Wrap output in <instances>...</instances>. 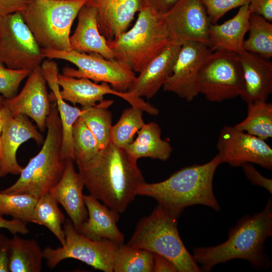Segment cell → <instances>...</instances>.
I'll return each instance as SVG.
<instances>
[{"label":"cell","mask_w":272,"mask_h":272,"mask_svg":"<svg viewBox=\"0 0 272 272\" xmlns=\"http://www.w3.org/2000/svg\"><path fill=\"white\" fill-rule=\"evenodd\" d=\"M221 164L217 154L207 163L183 168L164 181L145 182L138 188L137 194L154 198L165 211L178 219L186 207L196 205L220 211L214 192L213 179Z\"/></svg>","instance_id":"3957f363"},{"label":"cell","mask_w":272,"mask_h":272,"mask_svg":"<svg viewBox=\"0 0 272 272\" xmlns=\"http://www.w3.org/2000/svg\"><path fill=\"white\" fill-rule=\"evenodd\" d=\"M77 165L90 194L119 214L126 210L145 182L137 161L111 142Z\"/></svg>","instance_id":"6da1fadb"},{"label":"cell","mask_w":272,"mask_h":272,"mask_svg":"<svg viewBox=\"0 0 272 272\" xmlns=\"http://www.w3.org/2000/svg\"><path fill=\"white\" fill-rule=\"evenodd\" d=\"M74 161H65L63 174L49 192L65 211L76 230L79 232L88 218V211L84 201V184L75 169Z\"/></svg>","instance_id":"ac0fdd59"},{"label":"cell","mask_w":272,"mask_h":272,"mask_svg":"<svg viewBox=\"0 0 272 272\" xmlns=\"http://www.w3.org/2000/svg\"><path fill=\"white\" fill-rule=\"evenodd\" d=\"M248 4L241 7L232 18L221 24H211L208 33L212 51H224L237 54L244 50V36L250 27Z\"/></svg>","instance_id":"d4e9b609"},{"label":"cell","mask_w":272,"mask_h":272,"mask_svg":"<svg viewBox=\"0 0 272 272\" xmlns=\"http://www.w3.org/2000/svg\"><path fill=\"white\" fill-rule=\"evenodd\" d=\"M2 158V144L1 141V136H0V162Z\"/></svg>","instance_id":"bcb514c9"},{"label":"cell","mask_w":272,"mask_h":272,"mask_svg":"<svg viewBox=\"0 0 272 272\" xmlns=\"http://www.w3.org/2000/svg\"><path fill=\"white\" fill-rule=\"evenodd\" d=\"M171 41L162 16L142 6L132 27L107 41L114 59L133 72H141Z\"/></svg>","instance_id":"277c9868"},{"label":"cell","mask_w":272,"mask_h":272,"mask_svg":"<svg viewBox=\"0 0 272 272\" xmlns=\"http://www.w3.org/2000/svg\"><path fill=\"white\" fill-rule=\"evenodd\" d=\"M44 58L67 61L78 69L65 66L63 75L84 78L98 82L108 83L114 90L125 92L136 76L127 65L115 59L109 60L95 53H82L72 49L55 50L42 49Z\"/></svg>","instance_id":"ba28073f"},{"label":"cell","mask_w":272,"mask_h":272,"mask_svg":"<svg viewBox=\"0 0 272 272\" xmlns=\"http://www.w3.org/2000/svg\"><path fill=\"white\" fill-rule=\"evenodd\" d=\"M162 16L171 41L181 45L195 41L209 45V30L212 23L200 0H179Z\"/></svg>","instance_id":"5bb4252c"},{"label":"cell","mask_w":272,"mask_h":272,"mask_svg":"<svg viewBox=\"0 0 272 272\" xmlns=\"http://www.w3.org/2000/svg\"><path fill=\"white\" fill-rule=\"evenodd\" d=\"M181 46L171 41L135 77L127 92L138 97H153L172 74Z\"/></svg>","instance_id":"ffe728a7"},{"label":"cell","mask_w":272,"mask_h":272,"mask_svg":"<svg viewBox=\"0 0 272 272\" xmlns=\"http://www.w3.org/2000/svg\"><path fill=\"white\" fill-rule=\"evenodd\" d=\"M44 58L21 12L0 18V61L9 68L32 71Z\"/></svg>","instance_id":"8fae6325"},{"label":"cell","mask_w":272,"mask_h":272,"mask_svg":"<svg viewBox=\"0 0 272 272\" xmlns=\"http://www.w3.org/2000/svg\"><path fill=\"white\" fill-rule=\"evenodd\" d=\"M272 235V200L252 215H245L228 231V239L215 246L195 247L192 257L200 270L210 271L216 265L235 259L246 260L257 270L271 265L265 252V242Z\"/></svg>","instance_id":"7a4b0ae2"},{"label":"cell","mask_w":272,"mask_h":272,"mask_svg":"<svg viewBox=\"0 0 272 272\" xmlns=\"http://www.w3.org/2000/svg\"><path fill=\"white\" fill-rule=\"evenodd\" d=\"M32 0H0V18L21 12Z\"/></svg>","instance_id":"ab89813d"},{"label":"cell","mask_w":272,"mask_h":272,"mask_svg":"<svg viewBox=\"0 0 272 272\" xmlns=\"http://www.w3.org/2000/svg\"><path fill=\"white\" fill-rule=\"evenodd\" d=\"M143 112L140 108L134 106L125 109L117 122L111 127L110 142L123 149L131 143L135 133L145 124Z\"/></svg>","instance_id":"d6a6232c"},{"label":"cell","mask_w":272,"mask_h":272,"mask_svg":"<svg viewBox=\"0 0 272 272\" xmlns=\"http://www.w3.org/2000/svg\"><path fill=\"white\" fill-rule=\"evenodd\" d=\"M248 38L244 41V50L269 59L272 56V24L262 16L250 13Z\"/></svg>","instance_id":"1f68e13d"},{"label":"cell","mask_w":272,"mask_h":272,"mask_svg":"<svg viewBox=\"0 0 272 272\" xmlns=\"http://www.w3.org/2000/svg\"><path fill=\"white\" fill-rule=\"evenodd\" d=\"M154 263V253L119 243L115 254L113 270L115 272H151Z\"/></svg>","instance_id":"f546056e"},{"label":"cell","mask_w":272,"mask_h":272,"mask_svg":"<svg viewBox=\"0 0 272 272\" xmlns=\"http://www.w3.org/2000/svg\"><path fill=\"white\" fill-rule=\"evenodd\" d=\"M58 204L49 192L38 198L33 223L46 227L62 246L65 244V235L62 226L65 218Z\"/></svg>","instance_id":"f1b7e54d"},{"label":"cell","mask_w":272,"mask_h":272,"mask_svg":"<svg viewBox=\"0 0 272 272\" xmlns=\"http://www.w3.org/2000/svg\"><path fill=\"white\" fill-rule=\"evenodd\" d=\"M57 82L62 88L60 90L62 98L74 105L79 104L82 109L95 106L97 102L103 100L105 95L112 94L122 98L131 106L138 107L150 115L154 114L156 111L154 106L141 98L134 96L127 91H117L106 83L97 84L87 78L71 77L59 73Z\"/></svg>","instance_id":"9a60e30c"},{"label":"cell","mask_w":272,"mask_h":272,"mask_svg":"<svg viewBox=\"0 0 272 272\" xmlns=\"http://www.w3.org/2000/svg\"><path fill=\"white\" fill-rule=\"evenodd\" d=\"M63 229L65 244L56 248L46 247L43 250L48 268L53 269L62 260L74 258L96 269L113 271L114 259L119 243L108 239H90L78 232L69 219H65Z\"/></svg>","instance_id":"9c48e42d"},{"label":"cell","mask_w":272,"mask_h":272,"mask_svg":"<svg viewBox=\"0 0 272 272\" xmlns=\"http://www.w3.org/2000/svg\"><path fill=\"white\" fill-rule=\"evenodd\" d=\"M43 259V250L36 241L17 235L10 239L9 271L39 272Z\"/></svg>","instance_id":"4316f807"},{"label":"cell","mask_w":272,"mask_h":272,"mask_svg":"<svg viewBox=\"0 0 272 272\" xmlns=\"http://www.w3.org/2000/svg\"><path fill=\"white\" fill-rule=\"evenodd\" d=\"M153 272H176L177 268L173 263L167 258L158 254L154 253Z\"/></svg>","instance_id":"ee69618b"},{"label":"cell","mask_w":272,"mask_h":272,"mask_svg":"<svg viewBox=\"0 0 272 272\" xmlns=\"http://www.w3.org/2000/svg\"><path fill=\"white\" fill-rule=\"evenodd\" d=\"M84 201L88 216L78 232L94 240L108 239L117 243H123L124 235L116 225L119 214L91 194L84 195Z\"/></svg>","instance_id":"7402d4cb"},{"label":"cell","mask_w":272,"mask_h":272,"mask_svg":"<svg viewBox=\"0 0 272 272\" xmlns=\"http://www.w3.org/2000/svg\"><path fill=\"white\" fill-rule=\"evenodd\" d=\"M248 8L251 13L272 22V0H249Z\"/></svg>","instance_id":"f35d334b"},{"label":"cell","mask_w":272,"mask_h":272,"mask_svg":"<svg viewBox=\"0 0 272 272\" xmlns=\"http://www.w3.org/2000/svg\"><path fill=\"white\" fill-rule=\"evenodd\" d=\"M72 136L76 164L88 161L100 150L94 135L81 117L73 125Z\"/></svg>","instance_id":"e575fe53"},{"label":"cell","mask_w":272,"mask_h":272,"mask_svg":"<svg viewBox=\"0 0 272 272\" xmlns=\"http://www.w3.org/2000/svg\"><path fill=\"white\" fill-rule=\"evenodd\" d=\"M27 224L24 221L16 219L6 220L0 216V228L7 229L14 235L17 233L27 234L29 232Z\"/></svg>","instance_id":"60d3db41"},{"label":"cell","mask_w":272,"mask_h":272,"mask_svg":"<svg viewBox=\"0 0 272 272\" xmlns=\"http://www.w3.org/2000/svg\"><path fill=\"white\" fill-rule=\"evenodd\" d=\"M46 128V138L40 151L30 159L15 183L1 192L27 194L39 198L59 181L65 161L60 157L62 125L55 101L51 104Z\"/></svg>","instance_id":"5b68a950"},{"label":"cell","mask_w":272,"mask_h":272,"mask_svg":"<svg viewBox=\"0 0 272 272\" xmlns=\"http://www.w3.org/2000/svg\"><path fill=\"white\" fill-rule=\"evenodd\" d=\"M40 65L46 83L52 91V99L56 103L61 123V159L64 161L69 159L74 161L73 126L75 122L80 116L82 110L76 106L69 105L62 98L60 86L57 82L59 74L57 64L54 61L48 59L42 61Z\"/></svg>","instance_id":"603a6c76"},{"label":"cell","mask_w":272,"mask_h":272,"mask_svg":"<svg viewBox=\"0 0 272 272\" xmlns=\"http://www.w3.org/2000/svg\"><path fill=\"white\" fill-rule=\"evenodd\" d=\"M70 49L82 53H95L109 60L114 59L107 40L99 30L97 13L92 7L84 5L78 15V23L70 37Z\"/></svg>","instance_id":"cb8c5ba5"},{"label":"cell","mask_w":272,"mask_h":272,"mask_svg":"<svg viewBox=\"0 0 272 272\" xmlns=\"http://www.w3.org/2000/svg\"><path fill=\"white\" fill-rule=\"evenodd\" d=\"M246 177L254 185L261 186L272 193V180L262 175L252 164L247 163L241 166Z\"/></svg>","instance_id":"74e56055"},{"label":"cell","mask_w":272,"mask_h":272,"mask_svg":"<svg viewBox=\"0 0 272 272\" xmlns=\"http://www.w3.org/2000/svg\"><path fill=\"white\" fill-rule=\"evenodd\" d=\"M38 198L27 194H8L0 192V216L33 223Z\"/></svg>","instance_id":"836d02e7"},{"label":"cell","mask_w":272,"mask_h":272,"mask_svg":"<svg viewBox=\"0 0 272 272\" xmlns=\"http://www.w3.org/2000/svg\"><path fill=\"white\" fill-rule=\"evenodd\" d=\"M236 54L242 68L244 83L240 97L247 103L267 101L272 93V62L244 50Z\"/></svg>","instance_id":"44dd1931"},{"label":"cell","mask_w":272,"mask_h":272,"mask_svg":"<svg viewBox=\"0 0 272 272\" xmlns=\"http://www.w3.org/2000/svg\"><path fill=\"white\" fill-rule=\"evenodd\" d=\"M86 0H32L21 12L39 46L43 49H70L72 24Z\"/></svg>","instance_id":"52a82bcc"},{"label":"cell","mask_w":272,"mask_h":272,"mask_svg":"<svg viewBox=\"0 0 272 272\" xmlns=\"http://www.w3.org/2000/svg\"><path fill=\"white\" fill-rule=\"evenodd\" d=\"M10 239L0 233V272L9 271V253Z\"/></svg>","instance_id":"7bdbcfd3"},{"label":"cell","mask_w":272,"mask_h":272,"mask_svg":"<svg viewBox=\"0 0 272 272\" xmlns=\"http://www.w3.org/2000/svg\"><path fill=\"white\" fill-rule=\"evenodd\" d=\"M178 218L157 205L142 218L127 243L170 260L178 272H199L200 269L184 245L178 230Z\"/></svg>","instance_id":"8992f818"},{"label":"cell","mask_w":272,"mask_h":272,"mask_svg":"<svg viewBox=\"0 0 272 272\" xmlns=\"http://www.w3.org/2000/svg\"><path fill=\"white\" fill-rule=\"evenodd\" d=\"M247 104V116L235 126L264 141L271 138L272 103L256 100Z\"/></svg>","instance_id":"83f0119b"},{"label":"cell","mask_w":272,"mask_h":272,"mask_svg":"<svg viewBox=\"0 0 272 272\" xmlns=\"http://www.w3.org/2000/svg\"><path fill=\"white\" fill-rule=\"evenodd\" d=\"M85 5L96 10L99 32L107 41L126 31L143 6L141 0H86Z\"/></svg>","instance_id":"d6986e66"},{"label":"cell","mask_w":272,"mask_h":272,"mask_svg":"<svg viewBox=\"0 0 272 272\" xmlns=\"http://www.w3.org/2000/svg\"><path fill=\"white\" fill-rule=\"evenodd\" d=\"M216 146L221 163L241 167L249 163L267 170L272 169V149L265 141L235 126L223 127Z\"/></svg>","instance_id":"7c38bea8"},{"label":"cell","mask_w":272,"mask_h":272,"mask_svg":"<svg viewBox=\"0 0 272 272\" xmlns=\"http://www.w3.org/2000/svg\"><path fill=\"white\" fill-rule=\"evenodd\" d=\"M31 72L28 70L6 67L0 61V93L5 99L16 95L21 82Z\"/></svg>","instance_id":"d590c367"},{"label":"cell","mask_w":272,"mask_h":272,"mask_svg":"<svg viewBox=\"0 0 272 272\" xmlns=\"http://www.w3.org/2000/svg\"><path fill=\"white\" fill-rule=\"evenodd\" d=\"M213 51L206 44L195 41L183 43L174 65L172 74L162 88L188 102L199 94L198 76L200 69Z\"/></svg>","instance_id":"4fadbf2b"},{"label":"cell","mask_w":272,"mask_h":272,"mask_svg":"<svg viewBox=\"0 0 272 272\" xmlns=\"http://www.w3.org/2000/svg\"><path fill=\"white\" fill-rule=\"evenodd\" d=\"M212 24H216L233 9L249 4V0H200Z\"/></svg>","instance_id":"8d00e7d4"},{"label":"cell","mask_w":272,"mask_h":272,"mask_svg":"<svg viewBox=\"0 0 272 272\" xmlns=\"http://www.w3.org/2000/svg\"><path fill=\"white\" fill-rule=\"evenodd\" d=\"M6 110L7 115L1 134L2 158L0 162V177L9 174H20L23 167L18 163L16 154L23 143L30 139L34 140L39 145L44 142L43 135L28 116L24 115L12 116Z\"/></svg>","instance_id":"e0dca14e"},{"label":"cell","mask_w":272,"mask_h":272,"mask_svg":"<svg viewBox=\"0 0 272 272\" xmlns=\"http://www.w3.org/2000/svg\"><path fill=\"white\" fill-rule=\"evenodd\" d=\"M161 134V129L158 123H145L138 131L135 140L124 150L137 161L143 157L166 161L170 158L173 148L169 142L162 139Z\"/></svg>","instance_id":"484cf974"},{"label":"cell","mask_w":272,"mask_h":272,"mask_svg":"<svg viewBox=\"0 0 272 272\" xmlns=\"http://www.w3.org/2000/svg\"><path fill=\"white\" fill-rule=\"evenodd\" d=\"M111 100H104L86 109H81L80 116L94 135L100 150L110 142L112 114L107 109L113 103Z\"/></svg>","instance_id":"4dcf8cb0"},{"label":"cell","mask_w":272,"mask_h":272,"mask_svg":"<svg viewBox=\"0 0 272 272\" xmlns=\"http://www.w3.org/2000/svg\"><path fill=\"white\" fill-rule=\"evenodd\" d=\"M142 5L150 8L159 15L169 11L179 0H141Z\"/></svg>","instance_id":"b9f144b4"},{"label":"cell","mask_w":272,"mask_h":272,"mask_svg":"<svg viewBox=\"0 0 272 272\" xmlns=\"http://www.w3.org/2000/svg\"><path fill=\"white\" fill-rule=\"evenodd\" d=\"M46 83L39 65L31 72L18 94L10 99H5L3 106L12 116L24 115L31 118L38 128L44 132L51 104Z\"/></svg>","instance_id":"2e32d148"},{"label":"cell","mask_w":272,"mask_h":272,"mask_svg":"<svg viewBox=\"0 0 272 272\" xmlns=\"http://www.w3.org/2000/svg\"><path fill=\"white\" fill-rule=\"evenodd\" d=\"M198 83L199 93L211 102H221L240 96L244 83L237 54L213 51L200 69Z\"/></svg>","instance_id":"30bf717a"},{"label":"cell","mask_w":272,"mask_h":272,"mask_svg":"<svg viewBox=\"0 0 272 272\" xmlns=\"http://www.w3.org/2000/svg\"><path fill=\"white\" fill-rule=\"evenodd\" d=\"M5 98L3 96L0 95V109L3 107Z\"/></svg>","instance_id":"f6af8a7d"}]
</instances>
